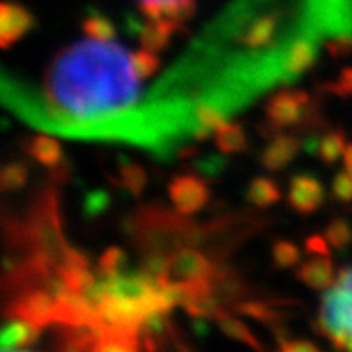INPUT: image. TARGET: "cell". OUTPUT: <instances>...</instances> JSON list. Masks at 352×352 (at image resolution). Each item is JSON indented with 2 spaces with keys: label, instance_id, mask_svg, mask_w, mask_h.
<instances>
[{
  "label": "cell",
  "instance_id": "cell-1",
  "mask_svg": "<svg viewBox=\"0 0 352 352\" xmlns=\"http://www.w3.org/2000/svg\"><path fill=\"white\" fill-rule=\"evenodd\" d=\"M130 54L116 40L76 42L52 58L40 90L0 67V104L47 133L149 148L142 81Z\"/></svg>",
  "mask_w": 352,
  "mask_h": 352
},
{
  "label": "cell",
  "instance_id": "cell-2",
  "mask_svg": "<svg viewBox=\"0 0 352 352\" xmlns=\"http://www.w3.org/2000/svg\"><path fill=\"white\" fill-rule=\"evenodd\" d=\"M318 331L334 347L352 351V268L340 270L322 298Z\"/></svg>",
  "mask_w": 352,
  "mask_h": 352
},
{
  "label": "cell",
  "instance_id": "cell-3",
  "mask_svg": "<svg viewBox=\"0 0 352 352\" xmlns=\"http://www.w3.org/2000/svg\"><path fill=\"white\" fill-rule=\"evenodd\" d=\"M216 275L218 272L204 252L186 246V248H176L169 254L164 280L187 284L214 283Z\"/></svg>",
  "mask_w": 352,
  "mask_h": 352
},
{
  "label": "cell",
  "instance_id": "cell-4",
  "mask_svg": "<svg viewBox=\"0 0 352 352\" xmlns=\"http://www.w3.org/2000/svg\"><path fill=\"white\" fill-rule=\"evenodd\" d=\"M309 94L304 90H280L274 94L266 102L264 116L266 124L272 131H278L287 126H295L307 116L309 111Z\"/></svg>",
  "mask_w": 352,
  "mask_h": 352
},
{
  "label": "cell",
  "instance_id": "cell-5",
  "mask_svg": "<svg viewBox=\"0 0 352 352\" xmlns=\"http://www.w3.org/2000/svg\"><path fill=\"white\" fill-rule=\"evenodd\" d=\"M167 195L176 212H180L182 216H190L207 205L210 198V189L205 182V176L186 173V175L175 176L169 182Z\"/></svg>",
  "mask_w": 352,
  "mask_h": 352
},
{
  "label": "cell",
  "instance_id": "cell-6",
  "mask_svg": "<svg viewBox=\"0 0 352 352\" xmlns=\"http://www.w3.org/2000/svg\"><path fill=\"white\" fill-rule=\"evenodd\" d=\"M36 25L34 14L19 2L0 0V49H10Z\"/></svg>",
  "mask_w": 352,
  "mask_h": 352
},
{
  "label": "cell",
  "instance_id": "cell-7",
  "mask_svg": "<svg viewBox=\"0 0 352 352\" xmlns=\"http://www.w3.org/2000/svg\"><path fill=\"white\" fill-rule=\"evenodd\" d=\"M139 10L144 20H162L184 31L198 11V0H140Z\"/></svg>",
  "mask_w": 352,
  "mask_h": 352
},
{
  "label": "cell",
  "instance_id": "cell-8",
  "mask_svg": "<svg viewBox=\"0 0 352 352\" xmlns=\"http://www.w3.org/2000/svg\"><path fill=\"white\" fill-rule=\"evenodd\" d=\"M325 201V187L316 176L309 173L295 175L289 180L287 189V204L298 214H313L324 205Z\"/></svg>",
  "mask_w": 352,
  "mask_h": 352
},
{
  "label": "cell",
  "instance_id": "cell-9",
  "mask_svg": "<svg viewBox=\"0 0 352 352\" xmlns=\"http://www.w3.org/2000/svg\"><path fill=\"white\" fill-rule=\"evenodd\" d=\"M302 142L292 133H277L272 137L263 149L259 160L261 166L268 171H283L300 153Z\"/></svg>",
  "mask_w": 352,
  "mask_h": 352
},
{
  "label": "cell",
  "instance_id": "cell-10",
  "mask_svg": "<svg viewBox=\"0 0 352 352\" xmlns=\"http://www.w3.org/2000/svg\"><path fill=\"white\" fill-rule=\"evenodd\" d=\"M40 334L42 329L28 320L10 318L8 324L0 327V351H23L33 347Z\"/></svg>",
  "mask_w": 352,
  "mask_h": 352
},
{
  "label": "cell",
  "instance_id": "cell-11",
  "mask_svg": "<svg viewBox=\"0 0 352 352\" xmlns=\"http://www.w3.org/2000/svg\"><path fill=\"white\" fill-rule=\"evenodd\" d=\"M297 278L313 289H327L333 286L334 278H336L333 261L325 255H316L298 266Z\"/></svg>",
  "mask_w": 352,
  "mask_h": 352
},
{
  "label": "cell",
  "instance_id": "cell-12",
  "mask_svg": "<svg viewBox=\"0 0 352 352\" xmlns=\"http://www.w3.org/2000/svg\"><path fill=\"white\" fill-rule=\"evenodd\" d=\"M25 153L29 157L36 160L38 164L49 167V169H60L61 162H63V148L56 139L49 137V135H36L31 137L28 142L23 144Z\"/></svg>",
  "mask_w": 352,
  "mask_h": 352
},
{
  "label": "cell",
  "instance_id": "cell-13",
  "mask_svg": "<svg viewBox=\"0 0 352 352\" xmlns=\"http://www.w3.org/2000/svg\"><path fill=\"white\" fill-rule=\"evenodd\" d=\"M176 33H180V29H176L173 23L162 20H146L139 31L140 45L158 54L166 51Z\"/></svg>",
  "mask_w": 352,
  "mask_h": 352
},
{
  "label": "cell",
  "instance_id": "cell-14",
  "mask_svg": "<svg viewBox=\"0 0 352 352\" xmlns=\"http://www.w3.org/2000/svg\"><path fill=\"white\" fill-rule=\"evenodd\" d=\"M214 142L221 153H241L248 146V137H246V131L241 124L227 121L214 131Z\"/></svg>",
  "mask_w": 352,
  "mask_h": 352
},
{
  "label": "cell",
  "instance_id": "cell-15",
  "mask_svg": "<svg viewBox=\"0 0 352 352\" xmlns=\"http://www.w3.org/2000/svg\"><path fill=\"white\" fill-rule=\"evenodd\" d=\"M283 198V190L277 186V182L266 176H257L250 182L246 189V199L257 209H268Z\"/></svg>",
  "mask_w": 352,
  "mask_h": 352
},
{
  "label": "cell",
  "instance_id": "cell-16",
  "mask_svg": "<svg viewBox=\"0 0 352 352\" xmlns=\"http://www.w3.org/2000/svg\"><path fill=\"white\" fill-rule=\"evenodd\" d=\"M214 320H216L218 327L223 331V333L227 334L228 338L237 340V342L245 343V345H248V347L252 349H259V351H263L264 349L259 343V340L254 336V333L248 329V325L243 324L241 320L236 318V316H232L230 313H227V311H223V309L219 311L218 315L214 316Z\"/></svg>",
  "mask_w": 352,
  "mask_h": 352
},
{
  "label": "cell",
  "instance_id": "cell-17",
  "mask_svg": "<svg viewBox=\"0 0 352 352\" xmlns=\"http://www.w3.org/2000/svg\"><path fill=\"white\" fill-rule=\"evenodd\" d=\"M81 29H83L85 36L99 40V42H111L117 36L116 23L102 13H98V11H92V13L85 16Z\"/></svg>",
  "mask_w": 352,
  "mask_h": 352
},
{
  "label": "cell",
  "instance_id": "cell-18",
  "mask_svg": "<svg viewBox=\"0 0 352 352\" xmlns=\"http://www.w3.org/2000/svg\"><path fill=\"white\" fill-rule=\"evenodd\" d=\"M345 146H347V137H345V131L343 130H333L329 133H325L318 142V149H316V155L320 157V160L325 164V166H333L343 157V151H345Z\"/></svg>",
  "mask_w": 352,
  "mask_h": 352
},
{
  "label": "cell",
  "instance_id": "cell-19",
  "mask_svg": "<svg viewBox=\"0 0 352 352\" xmlns=\"http://www.w3.org/2000/svg\"><path fill=\"white\" fill-rule=\"evenodd\" d=\"M121 173V186L124 187L131 196H140L148 186V175L144 171V167L135 162H124L119 167Z\"/></svg>",
  "mask_w": 352,
  "mask_h": 352
},
{
  "label": "cell",
  "instance_id": "cell-20",
  "mask_svg": "<svg viewBox=\"0 0 352 352\" xmlns=\"http://www.w3.org/2000/svg\"><path fill=\"white\" fill-rule=\"evenodd\" d=\"M131 58V67H133L135 76L140 81H146L151 76L157 74V70L160 69V60H158L157 52H151L148 49H139L130 54Z\"/></svg>",
  "mask_w": 352,
  "mask_h": 352
},
{
  "label": "cell",
  "instance_id": "cell-21",
  "mask_svg": "<svg viewBox=\"0 0 352 352\" xmlns=\"http://www.w3.org/2000/svg\"><path fill=\"white\" fill-rule=\"evenodd\" d=\"M325 239L334 250H345L352 243V227L347 219H333L324 230Z\"/></svg>",
  "mask_w": 352,
  "mask_h": 352
},
{
  "label": "cell",
  "instance_id": "cell-22",
  "mask_svg": "<svg viewBox=\"0 0 352 352\" xmlns=\"http://www.w3.org/2000/svg\"><path fill=\"white\" fill-rule=\"evenodd\" d=\"M128 263V255L119 246H110L99 257L98 272L99 275H117L124 272V266Z\"/></svg>",
  "mask_w": 352,
  "mask_h": 352
},
{
  "label": "cell",
  "instance_id": "cell-23",
  "mask_svg": "<svg viewBox=\"0 0 352 352\" xmlns=\"http://www.w3.org/2000/svg\"><path fill=\"white\" fill-rule=\"evenodd\" d=\"M272 257H274V264L277 268H293V266H298L300 264L302 252L295 243L292 241H277L274 245V250H272Z\"/></svg>",
  "mask_w": 352,
  "mask_h": 352
},
{
  "label": "cell",
  "instance_id": "cell-24",
  "mask_svg": "<svg viewBox=\"0 0 352 352\" xmlns=\"http://www.w3.org/2000/svg\"><path fill=\"white\" fill-rule=\"evenodd\" d=\"M28 182V167L23 164H10L0 169V190H19Z\"/></svg>",
  "mask_w": 352,
  "mask_h": 352
},
{
  "label": "cell",
  "instance_id": "cell-25",
  "mask_svg": "<svg viewBox=\"0 0 352 352\" xmlns=\"http://www.w3.org/2000/svg\"><path fill=\"white\" fill-rule=\"evenodd\" d=\"M324 90L336 98H352V67H345L340 70V74L333 81L324 85Z\"/></svg>",
  "mask_w": 352,
  "mask_h": 352
},
{
  "label": "cell",
  "instance_id": "cell-26",
  "mask_svg": "<svg viewBox=\"0 0 352 352\" xmlns=\"http://www.w3.org/2000/svg\"><path fill=\"white\" fill-rule=\"evenodd\" d=\"M333 196L342 204L352 201V175L349 171H342L334 176Z\"/></svg>",
  "mask_w": 352,
  "mask_h": 352
},
{
  "label": "cell",
  "instance_id": "cell-27",
  "mask_svg": "<svg viewBox=\"0 0 352 352\" xmlns=\"http://www.w3.org/2000/svg\"><path fill=\"white\" fill-rule=\"evenodd\" d=\"M110 205V196L102 190H94L87 196V201H85V212L87 216H98L99 212L107 209Z\"/></svg>",
  "mask_w": 352,
  "mask_h": 352
},
{
  "label": "cell",
  "instance_id": "cell-28",
  "mask_svg": "<svg viewBox=\"0 0 352 352\" xmlns=\"http://www.w3.org/2000/svg\"><path fill=\"white\" fill-rule=\"evenodd\" d=\"M227 166V160L219 155H210V157H205L204 160H199L198 162V171L201 173L207 178H214V176H218L219 173L225 169Z\"/></svg>",
  "mask_w": 352,
  "mask_h": 352
},
{
  "label": "cell",
  "instance_id": "cell-29",
  "mask_svg": "<svg viewBox=\"0 0 352 352\" xmlns=\"http://www.w3.org/2000/svg\"><path fill=\"white\" fill-rule=\"evenodd\" d=\"M278 349L283 352H315L318 351V345H315L309 340L300 338H278Z\"/></svg>",
  "mask_w": 352,
  "mask_h": 352
},
{
  "label": "cell",
  "instance_id": "cell-30",
  "mask_svg": "<svg viewBox=\"0 0 352 352\" xmlns=\"http://www.w3.org/2000/svg\"><path fill=\"white\" fill-rule=\"evenodd\" d=\"M331 248L333 246L329 245V241L322 234H315V236H309L306 239V252L311 255H325V257H331Z\"/></svg>",
  "mask_w": 352,
  "mask_h": 352
},
{
  "label": "cell",
  "instance_id": "cell-31",
  "mask_svg": "<svg viewBox=\"0 0 352 352\" xmlns=\"http://www.w3.org/2000/svg\"><path fill=\"white\" fill-rule=\"evenodd\" d=\"M342 158H343V167H345V171H349L352 175V142H347Z\"/></svg>",
  "mask_w": 352,
  "mask_h": 352
},
{
  "label": "cell",
  "instance_id": "cell-32",
  "mask_svg": "<svg viewBox=\"0 0 352 352\" xmlns=\"http://www.w3.org/2000/svg\"><path fill=\"white\" fill-rule=\"evenodd\" d=\"M139 2H140V0H139Z\"/></svg>",
  "mask_w": 352,
  "mask_h": 352
}]
</instances>
